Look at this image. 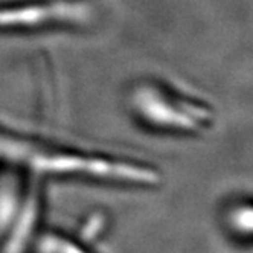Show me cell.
I'll return each mask as SVG.
<instances>
[{"label":"cell","mask_w":253,"mask_h":253,"mask_svg":"<svg viewBox=\"0 0 253 253\" xmlns=\"http://www.w3.org/2000/svg\"><path fill=\"white\" fill-rule=\"evenodd\" d=\"M19 194L14 185H3V191L0 194V229H3L15 212Z\"/></svg>","instance_id":"4"},{"label":"cell","mask_w":253,"mask_h":253,"mask_svg":"<svg viewBox=\"0 0 253 253\" xmlns=\"http://www.w3.org/2000/svg\"><path fill=\"white\" fill-rule=\"evenodd\" d=\"M31 167L43 172H55V174H81L96 178L116 180V182H128V183H156L159 177L154 171L126 165L115 164L108 160L98 159H84L75 156H44L39 154L31 159Z\"/></svg>","instance_id":"1"},{"label":"cell","mask_w":253,"mask_h":253,"mask_svg":"<svg viewBox=\"0 0 253 253\" xmlns=\"http://www.w3.org/2000/svg\"><path fill=\"white\" fill-rule=\"evenodd\" d=\"M17 212L19 215L12 223L2 253H25L29 241L32 240L42 213V191L39 186L31 189L20 205V211Z\"/></svg>","instance_id":"2"},{"label":"cell","mask_w":253,"mask_h":253,"mask_svg":"<svg viewBox=\"0 0 253 253\" xmlns=\"http://www.w3.org/2000/svg\"><path fill=\"white\" fill-rule=\"evenodd\" d=\"M39 253H88L77 243L57 233H46L37 243Z\"/></svg>","instance_id":"3"}]
</instances>
